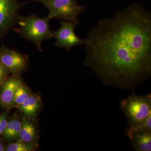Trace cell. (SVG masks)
<instances>
[{"label": "cell", "instance_id": "cell-1", "mask_svg": "<svg viewBox=\"0 0 151 151\" xmlns=\"http://www.w3.org/2000/svg\"><path fill=\"white\" fill-rule=\"evenodd\" d=\"M84 65L105 84L133 90L151 74V15L139 4L98 22L84 39Z\"/></svg>", "mask_w": 151, "mask_h": 151}, {"label": "cell", "instance_id": "cell-2", "mask_svg": "<svg viewBox=\"0 0 151 151\" xmlns=\"http://www.w3.org/2000/svg\"><path fill=\"white\" fill-rule=\"evenodd\" d=\"M50 20L47 17L40 18L35 14L27 17L21 15L17 23L19 27L14 28V30L25 39L34 43L38 50L42 52V42L53 37L50 28Z\"/></svg>", "mask_w": 151, "mask_h": 151}, {"label": "cell", "instance_id": "cell-3", "mask_svg": "<svg viewBox=\"0 0 151 151\" xmlns=\"http://www.w3.org/2000/svg\"><path fill=\"white\" fill-rule=\"evenodd\" d=\"M120 105L127 118L128 126H137L151 115V94L142 96L132 94L122 100Z\"/></svg>", "mask_w": 151, "mask_h": 151}, {"label": "cell", "instance_id": "cell-4", "mask_svg": "<svg viewBox=\"0 0 151 151\" xmlns=\"http://www.w3.org/2000/svg\"><path fill=\"white\" fill-rule=\"evenodd\" d=\"M41 3L49 11L47 17L71 22L78 25V17L86 9V6L79 4L75 0H31Z\"/></svg>", "mask_w": 151, "mask_h": 151}, {"label": "cell", "instance_id": "cell-5", "mask_svg": "<svg viewBox=\"0 0 151 151\" xmlns=\"http://www.w3.org/2000/svg\"><path fill=\"white\" fill-rule=\"evenodd\" d=\"M27 3L18 0H0V39L14 29L21 16L20 11Z\"/></svg>", "mask_w": 151, "mask_h": 151}, {"label": "cell", "instance_id": "cell-6", "mask_svg": "<svg viewBox=\"0 0 151 151\" xmlns=\"http://www.w3.org/2000/svg\"><path fill=\"white\" fill-rule=\"evenodd\" d=\"M28 62L26 55L2 44L0 47V63L10 73L18 75L24 72L27 68Z\"/></svg>", "mask_w": 151, "mask_h": 151}, {"label": "cell", "instance_id": "cell-7", "mask_svg": "<svg viewBox=\"0 0 151 151\" xmlns=\"http://www.w3.org/2000/svg\"><path fill=\"white\" fill-rule=\"evenodd\" d=\"M60 27L57 30L52 31L53 37L55 38V46L64 48L67 51L74 46L84 44V39L76 35L74 30L77 25L71 22L60 20Z\"/></svg>", "mask_w": 151, "mask_h": 151}, {"label": "cell", "instance_id": "cell-8", "mask_svg": "<svg viewBox=\"0 0 151 151\" xmlns=\"http://www.w3.org/2000/svg\"><path fill=\"white\" fill-rule=\"evenodd\" d=\"M130 145L136 151H151V131L128 127L125 129Z\"/></svg>", "mask_w": 151, "mask_h": 151}, {"label": "cell", "instance_id": "cell-9", "mask_svg": "<svg viewBox=\"0 0 151 151\" xmlns=\"http://www.w3.org/2000/svg\"><path fill=\"white\" fill-rule=\"evenodd\" d=\"M17 75L9 77L0 86V105L6 109L13 107L17 89L22 83Z\"/></svg>", "mask_w": 151, "mask_h": 151}, {"label": "cell", "instance_id": "cell-10", "mask_svg": "<svg viewBox=\"0 0 151 151\" xmlns=\"http://www.w3.org/2000/svg\"><path fill=\"white\" fill-rule=\"evenodd\" d=\"M41 103L38 96L30 95L18 108L27 117H35L40 109Z\"/></svg>", "mask_w": 151, "mask_h": 151}, {"label": "cell", "instance_id": "cell-11", "mask_svg": "<svg viewBox=\"0 0 151 151\" xmlns=\"http://www.w3.org/2000/svg\"><path fill=\"white\" fill-rule=\"evenodd\" d=\"M36 134V130L34 124L24 120L19 136L20 141L25 143H32L35 139Z\"/></svg>", "mask_w": 151, "mask_h": 151}, {"label": "cell", "instance_id": "cell-12", "mask_svg": "<svg viewBox=\"0 0 151 151\" xmlns=\"http://www.w3.org/2000/svg\"><path fill=\"white\" fill-rule=\"evenodd\" d=\"M22 123L17 119H13L8 123L5 130L2 134L4 138L8 140L19 138Z\"/></svg>", "mask_w": 151, "mask_h": 151}, {"label": "cell", "instance_id": "cell-13", "mask_svg": "<svg viewBox=\"0 0 151 151\" xmlns=\"http://www.w3.org/2000/svg\"><path fill=\"white\" fill-rule=\"evenodd\" d=\"M30 95L28 89L22 84L16 92L13 107H19L20 106Z\"/></svg>", "mask_w": 151, "mask_h": 151}, {"label": "cell", "instance_id": "cell-14", "mask_svg": "<svg viewBox=\"0 0 151 151\" xmlns=\"http://www.w3.org/2000/svg\"><path fill=\"white\" fill-rule=\"evenodd\" d=\"M35 150L34 145L32 143L19 142L10 144L6 147V151H32Z\"/></svg>", "mask_w": 151, "mask_h": 151}, {"label": "cell", "instance_id": "cell-15", "mask_svg": "<svg viewBox=\"0 0 151 151\" xmlns=\"http://www.w3.org/2000/svg\"><path fill=\"white\" fill-rule=\"evenodd\" d=\"M7 116L6 113H3L0 115V135H2L7 126L8 122L7 120Z\"/></svg>", "mask_w": 151, "mask_h": 151}, {"label": "cell", "instance_id": "cell-16", "mask_svg": "<svg viewBox=\"0 0 151 151\" xmlns=\"http://www.w3.org/2000/svg\"><path fill=\"white\" fill-rule=\"evenodd\" d=\"M9 73L8 70L0 63V86L8 78Z\"/></svg>", "mask_w": 151, "mask_h": 151}, {"label": "cell", "instance_id": "cell-17", "mask_svg": "<svg viewBox=\"0 0 151 151\" xmlns=\"http://www.w3.org/2000/svg\"><path fill=\"white\" fill-rule=\"evenodd\" d=\"M6 148V147L4 145V143L0 140V151H5Z\"/></svg>", "mask_w": 151, "mask_h": 151}]
</instances>
